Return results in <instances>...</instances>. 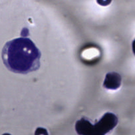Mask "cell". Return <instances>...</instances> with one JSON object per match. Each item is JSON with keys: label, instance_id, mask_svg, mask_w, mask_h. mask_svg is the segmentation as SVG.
<instances>
[{"label": "cell", "instance_id": "obj_1", "mask_svg": "<svg viewBox=\"0 0 135 135\" xmlns=\"http://www.w3.org/2000/svg\"><path fill=\"white\" fill-rule=\"evenodd\" d=\"M1 57L7 69L15 73L27 74L40 67V51L28 38L7 42L2 49Z\"/></svg>", "mask_w": 135, "mask_h": 135}, {"label": "cell", "instance_id": "obj_2", "mask_svg": "<svg viewBox=\"0 0 135 135\" xmlns=\"http://www.w3.org/2000/svg\"><path fill=\"white\" fill-rule=\"evenodd\" d=\"M118 123V118L112 113H106L94 125V133L105 135L113 130ZM91 134V135H92Z\"/></svg>", "mask_w": 135, "mask_h": 135}, {"label": "cell", "instance_id": "obj_3", "mask_svg": "<svg viewBox=\"0 0 135 135\" xmlns=\"http://www.w3.org/2000/svg\"><path fill=\"white\" fill-rule=\"evenodd\" d=\"M121 84V76L117 73H108L105 75L104 87L109 90L118 89Z\"/></svg>", "mask_w": 135, "mask_h": 135}, {"label": "cell", "instance_id": "obj_4", "mask_svg": "<svg viewBox=\"0 0 135 135\" xmlns=\"http://www.w3.org/2000/svg\"><path fill=\"white\" fill-rule=\"evenodd\" d=\"M94 129V125L84 118L76 121L75 130L79 135H91Z\"/></svg>", "mask_w": 135, "mask_h": 135}, {"label": "cell", "instance_id": "obj_5", "mask_svg": "<svg viewBox=\"0 0 135 135\" xmlns=\"http://www.w3.org/2000/svg\"><path fill=\"white\" fill-rule=\"evenodd\" d=\"M34 135H48V133H47V130L44 128L38 127L36 130Z\"/></svg>", "mask_w": 135, "mask_h": 135}, {"label": "cell", "instance_id": "obj_6", "mask_svg": "<svg viewBox=\"0 0 135 135\" xmlns=\"http://www.w3.org/2000/svg\"><path fill=\"white\" fill-rule=\"evenodd\" d=\"M112 1V0H97V2L102 6H107L111 3Z\"/></svg>", "mask_w": 135, "mask_h": 135}, {"label": "cell", "instance_id": "obj_7", "mask_svg": "<svg viewBox=\"0 0 135 135\" xmlns=\"http://www.w3.org/2000/svg\"><path fill=\"white\" fill-rule=\"evenodd\" d=\"M132 47H133V54H134L135 55V39L134 40V41L133 42V44H132Z\"/></svg>", "mask_w": 135, "mask_h": 135}, {"label": "cell", "instance_id": "obj_8", "mask_svg": "<svg viewBox=\"0 0 135 135\" xmlns=\"http://www.w3.org/2000/svg\"><path fill=\"white\" fill-rule=\"evenodd\" d=\"M3 135H11L10 134H8V133H5V134H3Z\"/></svg>", "mask_w": 135, "mask_h": 135}]
</instances>
